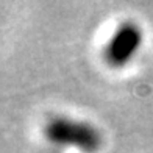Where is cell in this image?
<instances>
[{
  "label": "cell",
  "instance_id": "1",
  "mask_svg": "<svg viewBox=\"0 0 153 153\" xmlns=\"http://www.w3.org/2000/svg\"><path fill=\"white\" fill-rule=\"evenodd\" d=\"M44 137L61 147H75L85 153H95L102 145V134L89 122L66 116H53L44 125Z\"/></svg>",
  "mask_w": 153,
  "mask_h": 153
},
{
  "label": "cell",
  "instance_id": "2",
  "mask_svg": "<svg viewBox=\"0 0 153 153\" xmlns=\"http://www.w3.org/2000/svg\"><path fill=\"white\" fill-rule=\"evenodd\" d=\"M141 44L142 30L137 24L125 20L111 34L103 52L105 61L113 67H122L137 53Z\"/></svg>",
  "mask_w": 153,
  "mask_h": 153
}]
</instances>
